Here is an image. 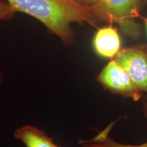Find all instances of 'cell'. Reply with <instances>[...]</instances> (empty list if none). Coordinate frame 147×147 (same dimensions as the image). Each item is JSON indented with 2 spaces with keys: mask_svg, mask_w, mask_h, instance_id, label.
<instances>
[{
  "mask_svg": "<svg viewBox=\"0 0 147 147\" xmlns=\"http://www.w3.org/2000/svg\"><path fill=\"white\" fill-rule=\"evenodd\" d=\"M76 2H78L84 6L87 7V8H90L94 5L96 3L98 0H74Z\"/></svg>",
  "mask_w": 147,
  "mask_h": 147,
  "instance_id": "cell-9",
  "label": "cell"
},
{
  "mask_svg": "<svg viewBox=\"0 0 147 147\" xmlns=\"http://www.w3.org/2000/svg\"><path fill=\"white\" fill-rule=\"evenodd\" d=\"M15 13L16 11L6 1L0 0V21L10 19Z\"/></svg>",
  "mask_w": 147,
  "mask_h": 147,
  "instance_id": "cell-8",
  "label": "cell"
},
{
  "mask_svg": "<svg viewBox=\"0 0 147 147\" xmlns=\"http://www.w3.org/2000/svg\"><path fill=\"white\" fill-rule=\"evenodd\" d=\"M141 10H143L145 7L147 6V0H138Z\"/></svg>",
  "mask_w": 147,
  "mask_h": 147,
  "instance_id": "cell-10",
  "label": "cell"
},
{
  "mask_svg": "<svg viewBox=\"0 0 147 147\" xmlns=\"http://www.w3.org/2000/svg\"><path fill=\"white\" fill-rule=\"evenodd\" d=\"M16 12L32 16L65 46L72 45L76 34L72 24L97 25L89 8L74 0H5Z\"/></svg>",
  "mask_w": 147,
  "mask_h": 147,
  "instance_id": "cell-1",
  "label": "cell"
},
{
  "mask_svg": "<svg viewBox=\"0 0 147 147\" xmlns=\"http://www.w3.org/2000/svg\"><path fill=\"white\" fill-rule=\"evenodd\" d=\"M143 110L145 117L147 119V97L144 102ZM115 123H111L107 127L100 131L94 138L89 140H78V144L81 147H147V142L141 144H127L117 142L109 136L110 130L113 128Z\"/></svg>",
  "mask_w": 147,
  "mask_h": 147,
  "instance_id": "cell-7",
  "label": "cell"
},
{
  "mask_svg": "<svg viewBox=\"0 0 147 147\" xmlns=\"http://www.w3.org/2000/svg\"><path fill=\"white\" fill-rule=\"evenodd\" d=\"M96 79L104 89L134 101L139 100L144 94L134 83L128 71L114 59L103 68Z\"/></svg>",
  "mask_w": 147,
  "mask_h": 147,
  "instance_id": "cell-3",
  "label": "cell"
},
{
  "mask_svg": "<svg viewBox=\"0 0 147 147\" xmlns=\"http://www.w3.org/2000/svg\"><path fill=\"white\" fill-rule=\"evenodd\" d=\"M3 79H4V77H3V74L0 71V85L3 83Z\"/></svg>",
  "mask_w": 147,
  "mask_h": 147,
  "instance_id": "cell-11",
  "label": "cell"
},
{
  "mask_svg": "<svg viewBox=\"0 0 147 147\" xmlns=\"http://www.w3.org/2000/svg\"><path fill=\"white\" fill-rule=\"evenodd\" d=\"M14 136L26 147H55L57 145L45 131L29 125L18 128Z\"/></svg>",
  "mask_w": 147,
  "mask_h": 147,
  "instance_id": "cell-6",
  "label": "cell"
},
{
  "mask_svg": "<svg viewBox=\"0 0 147 147\" xmlns=\"http://www.w3.org/2000/svg\"><path fill=\"white\" fill-rule=\"evenodd\" d=\"M144 20L145 24H146V28H147V18H144Z\"/></svg>",
  "mask_w": 147,
  "mask_h": 147,
  "instance_id": "cell-12",
  "label": "cell"
},
{
  "mask_svg": "<svg viewBox=\"0 0 147 147\" xmlns=\"http://www.w3.org/2000/svg\"><path fill=\"white\" fill-rule=\"evenodd\" d=\"M114 59L128 71L138 88L147 94L146 44H139L121 49Z\"/></svg>",
  "mask_w": 147,
  "mask_h": 147,
  "instance_id": "cell-4",
  "label": "cell"
},
{
  "mask_svg": "<svg viewBox=\"0 0 147 147\" xmlns=\"http://www.w3.org/2000/svg\"><path fill=\"white\" fill-rule=\"evenodd\" d=\"M89 10L96 24L117 23L125 36L134 40L142 36V25L136 21L142 11L138 0H98Z\"/></svg>",
  "mask_w": 147,
  "mask_h": 147,
  "instance_id": "cell-2",
  "label": "cell"
},
{
  "mask_svg": "<svg viewBox=\"0 0 147 147\" xmlns=\"http://www.w3.org/2000/svg\"><path fill=\"white\" fill-rule=\"evenodd\" d=\"M55 147H61V146H58V145H56V146Z\"/></svg>",
  "mask_w": 147,
  "mask_h": 147,
  "instance_id": "cell-13",
  "label": "cell"
},
{
  "mask_svg": "<svg viewBox=\"0 0 147 147\" xmlns=\"http://www.w3.org/2000/svg\"><path fill=\"white\" fill-rule=\"evenodd\" d=\"M95 53L104 58L114 59L121 49V38L117 29L112 26L100 28L93 40Z\"/></svg>",
  "mask_w": 147,
  "mask_h": 147,
  "instance_id": "cell-5",
  "label": "cell"
}]
</instances>
